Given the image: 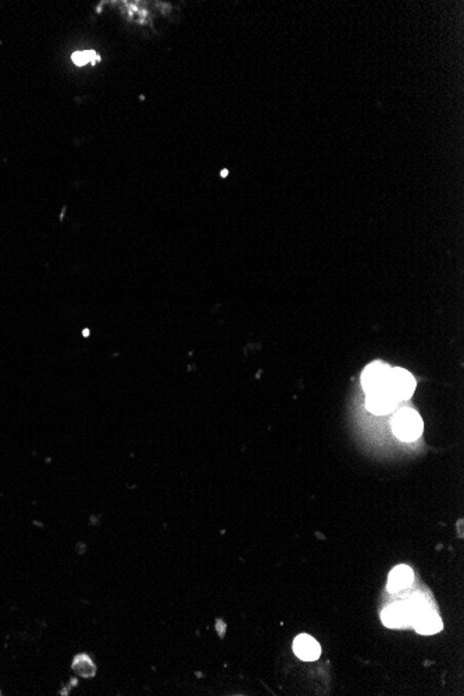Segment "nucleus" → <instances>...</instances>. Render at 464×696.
Wrapping results in <instances>:
<instances>
[{"mask_svg": "<svg viewBox=\"0 0 464 696\" xmlns=\"http://www.w3.org/2000/svg\"><path fill=\"white\" fill-rule=\"evenodd\" d=\"M425 609H428V606L422 599H410L385 607L381 613V620L388 628H403L411 625L415 616Z\"/></svg>", "mask_w": 464, "mask_h": 696, "instance_id": "f257e3e1", "label": "nucleus"}, {"mask_svg": "<svg viewBox=\"0 0 464 696\" xmlns=\"http://www.w3.org/2000/svg\"><path fill=\"white\" fill-rule=\"evenodd\" d=\"M424 424L420 414L413 409H402L392 418V431L403 442H413L422 434Z\"/></svg>", "mask_w": 464, "mask_h": 696, "instance_id": "f03ea898", "label": "nucleus"}, {"mask_svg": "<svg viewBox=\"0 0 464 696\" xmlns=\"http://www.w3.org/2000/svg\"><path fill=\"white\" fill-rule=\"evenodd\" d=\"M392 367L385 363L374 362L368 364L361 373V385L366 393L389 389V375Z\"/></svg>", "mask_w": 464, "mask_h": 696, "instance_id": "7ed1b4c3", "label": "nucleus"}, {"mask_svg": "<svg viewBox=\"0 0 464 696\" xmlns=\"http://www.w3.org/2000/svg\"><path fill=\"white\" fill-rule=\"evenodd\" d=\"M415 389L414 377L404 368L395 367L390 370L389 375V391L395 395V398L400 400H407L411 398Z\"/></svg>", "mask_w": 464, "mask_h": 696, "instance_id": "20e7f679", "label": "nucleus"}, {"mask_svg": "<svg viewBox=\"0 0 464 696\" xmlns=\"http://www.w3.org/2000/svg\"><path fill=\"white\" fill-rule=\"evenodd\" d=\"M399 400L389 389H381L367 393L366 407L370 413L377 416H384L395 410Z\"/></svg>", "mask_w": 464, "mask_h": 696, "instance_id": "39448f33", "label": "nucleus"}, {"mask_svg": "<svg viewBox=\"0 0 464 696\" xmlns=\"http://www.w3.org/2000/svg\"><path fill=\"white\" fill-rule=\"evenodd\" d=\"M293 652L303 661H316L321 656V646L313 636L300 634L293 640Z\"/></svg>", "mask_w": 464, "mask_h": 696, "instance_id": "423d86ee", "label": "nucleus"}, {"mask_svg": "<svg viewBox=\"0 0 464 696\" xmlns=\"http://www.w3.org/2000/svg\"><path fill=\"white\" fill-rule=\"evenodd\" d=\"M411 625L421 635H433V634L442 631V628H443L440 617L435 611H432L429 607L420 611L415 616Z\"/></svg>", "mask_w": 464, "mask_h": 696, "instance_id": "0eeeda50", "label": "nucleus"}, {"mask_svg": "<svg viewBox=\"0 0 464 696\" xmlns=\"http://www.w3.org/2000/svg\"><path fill=\"white\" fill-rule=\"evenodd\" d=\"M413 579H414V574L409 566H404V564L396 566L389 574L388 591L392 593L403 591V589L411 586Z\"/></svg>", "mask_w": 464, "mask_h": 696, "instance_id": "6e6552de", "label": "nucleus"}, {"mask_svg": "<svg viewBox=\"0 0 464 696\" xmlns=\"http://www.w3.org/2000/svg\"><path fill=\"white\" fill-rule=\"evenodd\" d=\"M71 668L81 678H94L98 671L96 663L87 653L77 654L71 663Z\"/></svg>", "mask_w": 464, "mask_h": 696, "instance_id": "1a4fd4ad", "label": "nucleus"}, {"mask_svg": "<svg viewBox=\"0 0 464 696\" xmlns=\"http://www.w3.org/2000/svg\"><path fill=\"white\" fill-rule=\"evenodd\" d=\"M71 60L76 66L84 67L87 65H95L96 62H101V56L96 55L95 51H84V52H76L71 56Z\"/></svg>", "mask_w": 464, "mask_h": 696, "instance_id": "9d476101", "label": "nucleus"}, {"mask_svg": "<svg viewBox=\"0 0 464 696\" xmlns=\"http://www.w3.org/2000/svg\"><path fill=\"white\" fill-rule=\"evenodd\" d=\"M83 334H84V337H88V335H91V331L89 330H84Z\"/></svg>", "mask_w": 464, "mask_h": 696, "instance_id": "9b49d317", "label": "nucleus"}]
</instances>
